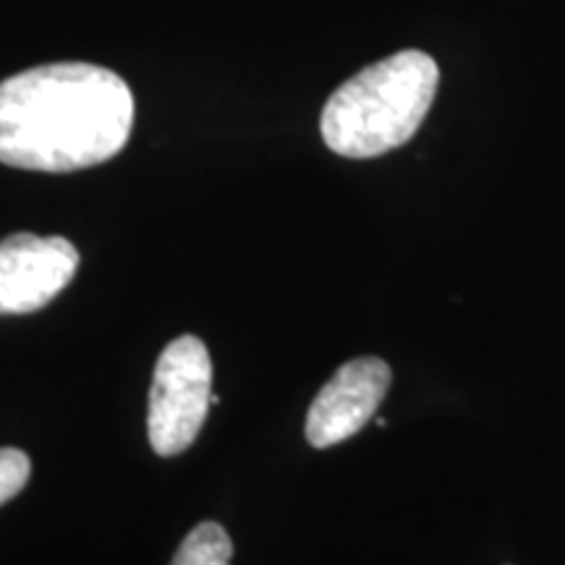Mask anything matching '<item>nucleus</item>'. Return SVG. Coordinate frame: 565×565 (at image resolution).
<instances>
[{"mask_svg": "<svg viewBox=\"0 0 565 565\" xmlns=\"http://www.w3.org/2000/svg\"><path fill=\"white\" fill-rule=\"evenodd\" d=\"M212 362L200 338L181 335L154 364L147 435L158 456H179L200 435L212 406Z\"/></svg>", "mask_w": 565, "mask_h": 565, "instance_id": "3", "label": "nucleus"}, {"mask_svg": "<svg viewBox=\"0 0 565 565\" xmlns=\"http://www.w3.org/2000/svg\"><path fill=\"white\" fill-rule=\"evenodd\" d=\"M134 95L95 63H45L0 82V162L71 173L116 158L131 137Z\"/></svg>", "mask_w": 565, "mask_h": 565, "instance_id": "1", "label": "nucleus"}, {"mask_svg": "<svg viewBox=\"0 0 565 565\" xmlns=\"http://www.w3.org/2000/svg\"><path fill=\"white\" fill-rule=\"evenodd\" d=\"M32 475V461L24 450L0 448V505L24 490Z\"/></svg>", "mask_w": 565, "mask_h": 565, "instance_id": "7", "label": "nucleus"}, {"mask_svg": "<svg viewBox=\"0 0 565 565\" xmlns=\"http://www.w3.org/2000/svg\"><path fill=\"white\" fill-rule=\"evenodd\" d=\"M79 270V252L63 236L11 233L0 242V315L47 307Z\"/></svg>", "mask_w": 565, "mask_h": 565, "instance_id": "4", "label": "nucleus"}, {"mask_svg": "<svg viewBox=\"0 0 565 565\" xmlns=\"http://www.w3.org/2000/svg\"><path fill=\"white\" fill-rule=\"evenodd\" d=\"M393 372L377 356L345 362L312 401L307 414V440L312 448H333L364 429L391 391Z\"/></svg>", "mask_w": 565, "mask_h": 565, "instance_id": "5", "label": "nucleus"}, {"mask_svg": "<svg viewBox=\"0 0 565 565\" xmlns=\"http://www.w3.org/2000/svg\"><path fill=\"white\" fill-rule=\"evenodd\" d=\"M440 68L433 55L401 51L343 82L322 108L320 131L328 150L370 160L414 139L433 108Z\"/></svg>", "mask_w": 565, "mask_h": 565, "instance_id": "2", "label": "nucleus"}, {"mask_svg": "<svg viewBox=\"0 0 565 565\" xmlns=\"http://www.w3.org/2000/svg\"><path fill=\"white\" fill-rule=\"evenodd\" d=\"M233 542L228 532L215 521L194 526L181 542L171 565H231Z\"/></svg>", "mask_w": 565, "mask_h": 565, "instance_id": "6", "label": "nucleus"}]
</instances>
